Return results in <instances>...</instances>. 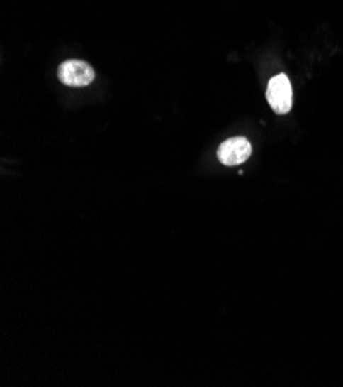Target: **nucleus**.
Here are the masks:
<instances>
[{
	"instance_id": "nucleus-2",
	"label": "nucleus",
	"mask_w": 343,
	"mask_h": 387,
	"mask_svg": "<svg viewBox=\"0 0 343 387\" xmlns=\"http://www.w3.org/2000/svg\"><path fill=\"white\" fill-rule=\"evenodd\" d=\"M57 76L60 82L68 87H86L93 82L96 73L84 60H67L59 67Z\"/></svg>"
},
{
	"instance_id": "nucleus-1",
	"label": "nucleus",
	"mask_w": 343,
	"mask_h": 387,
	"mask_svg": "<svg viewBox=\"0 0 343 387\" xmlns=\"http://www.w3.org/2000/svg\"><path fill=\"white\" fill-rule=\"evenodd\" d=\"M266 99L269 107L277 114L290 113L293 108V87L286 75L281 73L268 82Z\"/></svg>"
},
{
	"instance_id": "nucleus-3",
	"label": "nucleus",
	"mask_w": 343,
	"mask_h": 387,
	"mask_svg": "<svg viewBox=\"0 0 343 387\" xmlns=\"http://www.w3.org/2000/svg\"><path fill=\"white\" fill-rule=\"evenodd\" d=\"M252 147L247 138H231L220 143L218 150V158L223 165L232 167V165H240L242 162H245L251 156Z\"/></svg>"
}]
</instances>
